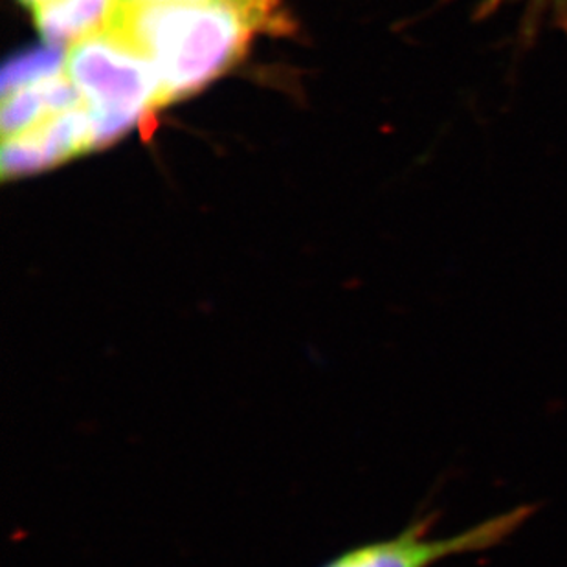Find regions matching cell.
I'll return each instance as SVG.
<instances>
[{
	"label": "cell",
	"mask_w": 567,
	"mask_h": 567,
	"mask_svg": "<svg viewBox=\"0 0 567 567\" xmlns=\"http://www.w3.org/2000/svg\"><path fill=\"white\" fill-rule=\"evenodd\" d=\"M535 513V505H518L472 525L471 529L443 538L432 536L437 514H423L412 519L401 533L349 547L320 567H434L446 558L465 557L502 546Z\"/></svg>",
	"instance_id": "3"
},
{
	"label": "cell",
	"mask_w": 567,
	"mask_h": 567,
	"mask_svg": "<svg viewBox=\"0 0 567 567\" xmlns=\"http://www.w3.org/2000/svg\"><path fill=\"white\" fill-rule=\"evenodd\" d=\"M281 27L279 0H120L105 33L151 61L166 105L228 69L256 30Z\"/></svg>",
	"instance_id": "1"
},
{
	"label": "cell",
	"mask_w": 567,
	"mask_h": 567,
	"mask_svg": "<svg viewBox=\"0 0 567 567\" xmlns=\"http://www.w3.org/2000/svg\"><path fill=\"white\" fill-rule=\"evenodd\" d=\"M83 100L69 74L55 75L38 85L11 92L2 100V134L11 138L27 133L43 120L81 107Z\"/></svg>",
	"instance_id": "6"
},
{
	"label": "cell",
	"mask_w": 567,
	"mask_h": 567,
	"mask_svg": "<svg viewBox=\"0 0 567 567\" xmlns=\"http://www.w3.org/2000/svg\"><path fill=\"white\" fill-rule=\"evenodd\" d=\"M66 69V50L60 44H43L27 50L6 61L2 69V97L27 86L38 85L41 81L52 80Z\"/></svg>",
	"instance_id": "7"
},
{
	"label": "cell",
	"mask_w": 567,
	"mask_h": 567,
	"mask_svg": "<svg viewBox=\"0 0 567 567\" xmlns=\"http://www.w3.org/2000/svg\"><path fill=\"white\" fill-rule=\"evenodd\" d=\"M94 147V124L85 105L55 114L27 133L4 138L2 175L22 177L43 172Z\"/></svg>",
	"instance_id": "4"
},
{
	"label": "cell",
	"mask_w": 567,
	"mask_h": 567,
	"mask_svg": "<svg viewBox=\"0 0 567 567\" xmlns=\"http://www.w3.org/2000/svg\"><path fill=\"white\" fill-rule=\"evenodd\" d=\"M120 0H47L33 6V22L50 44L80 43L103 33Z\"/></svg>",
	"instance_id": "5"
},
{
	"label": "cell",
	"mask_w": 567,
	"mask_h": 567,
	"mask_svg": "<svg viewBox=\"0 0 567 567\" xmlns=\"http://www.w3.org/2000/svg\"><path fill=\"white\" fill-rule=\"evenodd\" d=\"M493 2H494V0H493Z\"/></svg>",
	"instance_id": "10"
},
{
	"label": "cell",
	"mask_w": 567,
	"mask_h": 567,
	"mask_svg": "<svg viewBox=\"0 0 567 567\" xmlns=\"http://www.w3.org/2000/svg\"><path fill=\"white\" fill-rule=\"evenodd\" d=\"M169 2H209V0H169Z\"/></svg>",
	"instance_id": "9"
},
{
	"label": "cell",
	"mask_w": 567,
	"mask_h": 567,
	"mask_svg": "<svg viewBox=\"0 0 567 567\" xmlns=\"http://www.w3.org/2000/svg\"><path fill=\"white\" fill-rule=\"evenodd\" d=\"M22 4H27L30 10H32L33 6L41 4V2H47V0H21Z\"/></svg>",
	"instance_id": "8"
},
{
	"label": "cell",
	"mask_w": 567,
	"mask_h": 567,
	"mask_svg": "<svg viewBox=\"0 0 567 567\" xmlns=\"http://www.w3.org/2000/svg\"><path fill=\"white\" fill-rule=\"evenodd\" d=\"M64 72L91 113L94 147L111 144L161 107V86L151 61L109 33L69 47Z\"/></svg>",
	"instance_id": "2"
}]
</instances>
